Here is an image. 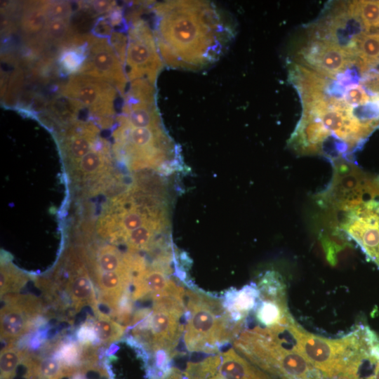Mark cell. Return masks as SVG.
Wrapping results in <instances>:
<instances>
[{
  "mask_svg": "<svg viewBox=\"0 0 379 379\" xmlns=\"http://www.w3.org/2000/svg\"><path fill=\"white\" fill-rule=\"evenodd\" d=\"M154 35L169 66L199 69L214 62L231 36L218 10L202 1L156 4Z\"/></svg>",
  "mask_w": 379,
  "mask_h": 379,
  "instance_id": "1",
  "label": "cell"
},
{
  "mask_svg": "<svg viewBox=\"0 0 379 379\" xmlns=\"http://www.w3.org/2000/svg\"><path fill=\"white\" fill-rule=\"evenodd\" d=\"M317 201L331 228L353 240L379 269V185L333 178Z\"/></svg>",
  "mask_w": 379,
  "mask_h": 379,
  "instance_id": "2",
  "label": "cell"
},
{
  "mask_svg": "<svg viewBox=\"0 0 379 379\" xmlns=\"http://www.w3.org/2000/svg\"><path fill=\"white\" fill-rule=\"evenodd\" d=\"M286 328L298 351L326 379H357L362 364L379 343L376 333L363 324L338 338L307 332L293 317Z\"/></svg>",
  "mask_w": 379,
  "mask_h": 379,
  "instance_id": "3",
  "label": "cell"
},
{
  "mask_svg": "<svg viewBox=\"0 0 379 379\" xmlns=\"http://www.w3.org/2000/svg\"><path fill=\"white\" fill-rule=\"evenodd\" d=\"M234 349L271 375L279 379H326L295 348L286 326L244 328Z\"/></svg>",
  "mask_w": 379,
  "mask_h": 379,
  "instance_id": "4",
  "label": "cell"
},
{
  "mask_svg": "<svg viewBox=\"0 0 379 379\" xmlns=\"http://www.w3.org/2000/svg\"><path fill=\"white\" fill-rule=\"evenodd\" d=\"M185 306L182 340L190 352L219 354L246 327L233 319L222 298L203 291L185 289Z\"/></svg>",
  "mask_w": 379,
  "mask_h": 379,
  "instance_id": "5",
  "label": "cell"
},
{
  "mask_svg": "<svg viewBox=\"0 0 379 379\" xmlns=\"http://www.w3.org/2000/svg\"><path fill=\"white\" fill-rule=\"evenodd\" d=\"M152 309L135 315V333L143 335L156 353V366L164 373L171 366L185 323V289L178 288L152 298Z\"/></svg>",
  "mask_w": 379,
  "mask_h": 379,
  "instance_id": "6",
  "label": "cell"
},
{
  "mask_svg": "<svg viewBox=\"0 0 379 379\" xmlns=\"http://www.w3.org/2000/svg\"><path fill=\"white\" fill-rule=\"evenodd\" d=\"M114 133V152L133 169L156 167L174 153L172 140L159 127H133L118 121Z\"/></svg>",
  "mask_w": 379,
  "mask_h": 379,
  "instance_id": "7",
  "label": "cell"
},
{
  "mask_svg": "<svg viewBox=\"0 0 379 379\" xmlns=\"http://www.w3.org/2000/svg\"><path fill=\"white\" fill-rule=\"evenodd\" d=\"M308 31L293 62L327 75L341 73L355 62L352 53L333 38L313 25Z\"/></svg>",
  "mask_w": 379,
  "mask_h": 379,
  "instance_id": "8",
  "label": "cell"
},
{
  "mask_svg": "<svg viewBox=\"0 0 379 379\" xmlns=\"http://www.w3.org/2000/svg\"><path fill=\"white\" fill-rule=\"evenodd\" d=\"M117 88L111 83L82 74H73L64 84L61 94L77 112L86 109L100 120L102 126L112 122Z\"/></svg>",
  "mask_w": 379,
  "mask_h": 379,
  "instance_id": "9",
  "label": "cell"
},
{
  "mask_svg": "<svg viewBox=\"0 0 379 379\" xmlns=\"http://www.w3.org/2000/svg\"><path fill=\"white\" fill-rule=\"evenodd\" d=\"M131 22L125 59L126 76L131 81L144 79L154 84L162 67L154 35L147 22L136 15L131 16Z\"/></svg>",
  "mask_w": 379,
  "mask_h": 379,
  "instance_id": "10",
  "label": "cell"
},
{
  "mask_svg": "<svg viewBox=\"0 0 379 379\" xmlns=\"http://www.w3.org/2000/svg\"><path fill=\"white\" fill-rule=\"evenodd\" d=\"M87 55L77 74L108 81L122 95L127 82L124 63L106 38L88 36Z\"/></svg>",
  "mask_w": 379,
  "mask_h": 379,
  "instance_id": "11",
  "label": "cell"
},
{
  "mask_svg": "<svg viewBox=\"0 0 379 379\" xmlns=\"http://www.w3.org/2000/svg\"><path fill=\"white\" fill-rule=\"evenodd\" d=\"M171 272L169 262L161 260L156 266L137 272L132 283V299L153 298L178 288L180 285L169 277Z\"/></svg>",
  "mask_w": 379,
  "mask_h": 379,
  "instance_id": "12",
  "label": "cell"
},
{
  "mask_svg": "<svg viewBox=\"0 0 379 379\" xmlns=\"http://www.w3.org/2000/svg\"><path fill=\"white\" fill-rule=\"evenodd\" d=\"M98 128L91 122L74 124L65 133L63 154L70 166L74 167L98 142Z\"/></svg>",
  "mask_w": 379,
  "mask_h": 379,
  "instance_id": "13",
  "label": "cell"
},
{
  "mask_svg": "<svg viewBox=\"0 0 379 379\" xmlns=\"http://www.w3.org/2000/svg\"><path fill=\"white\" fill-rule=\"evenodd\" d=\"M32 310L18 300L7 302L1 309L0 330L1 339L13 341L29 329Z\"/></svg>",
  "mask_w": 379,
  "mask_h": 379,
  "instance_id": "14",
  "label": "cell"
},
{
  "mask_svg": "<svg viewBox=\"0 0 379 379\" xmlns=\"http://www.w3.org/2000/svg\"><path fill=\"white\" fill-rule=\"evenodd\" d=\"M218 371L222 379H277L250 362L234 348L220 353Z\"/></svg>",
  "mask_w": 379,
  "mask_h": 379,
  "instance_id": "15",
  "label": "cell"
},
{
  "mask_svg": "<svg viewBox=\"0 0 379 379\" xmlns=\"http://www.w3.org/2000/svg\"><path fill=\"white\" fill-rule=\"evenodd\" d=\"M260 293L255 282L237 290L232 288L222 298L223 305L237 322L247 325L251 314L255 310Z\"/></svg>",
  "mask_w": 379,
  "mask_h": 379,
  "instance_id": "16",
  "label": "cell"
},
{
  "mask_svg": "<svg viewBox=\"0 0 379 379\" xmlns=\"http://www.w3.org/2000/svg\"><path fill=\"white\" fill-rule=\"evenodd\" d=\"M131 271L105 272L93 268V277L102 298L115 306L133 283Z\"/></svg>",
  "mask_w": 379,
  "mask_h": 379,
  "instance_id": "17",
  "label": "cell"
},
{
  "mask_svg": "<svg viewBox=\"0 0 379 379\" xmlns=\"http://www.w3.org/2000/svg\"><path fill=\"white\" fill-rule=\"evenodd\" d=\"M65 291L75 310L85 305H91L94 310L97 308L93 283L82 264L72 271L65 284Z\"/></svg>",
  "mask_w": 379,
  "mask_h": 379,
  "instance_id": "18",
  "label": "cell"
},
{
  "mask_svg": "<svg viewBox=\"0 0 379 379\" xmlns=\"http://www.w3.org/2000/svg\"><path fill=\"white\" fill-rule=\"evenodd\" d=\"M362 72L379 63V32L361 31L351 37L347 44Z\"/></svg>",
  "mask_w": 379,
  "mask_h": 379,
  "instance_id": "19",
  "label": "cell"
},
{
  "mask_svg": "<svg viewBox=\"0 0 379 379\" xmlns=\"http://www.w3.org/2000/svg\"><path fill=\"white\" fill-rule=\"evenodd\" d=\"M258 326L265 328L286 326L293 316L287 305V299H275L259 296L253 312Z\"/></svg>",
  "mask_w": 379,
  "mask_h": 379,
  "instance_id": "20",
  "label": "cell"
},
{
  "mask_svg": "<svg viewBox=\"0 0 379 379\" xmlns=\"http://www.w3.org/2000/svg\"><path fill=\"white\" fill-rule=\"evenodd\" d=\"M109 148L105 140H99L94 147L74 167L79 178H95L109 164Z\"/></svg>",
  "mask_w": 379,
  "mask_h": 379,
  "instance_id": "21",
  "label": "cell"
},
{
  "mask_svg": "<svg viewBox=\"0 0 379 379\" xmlns=\"http://www.w3.org/2000/svg\"><path fill=\"white\" fill-rule=\"evenodd\" d=\"M347 6L364 32H379V1H355Z\"/></svg>",
  "mask_w": 379,
  "mask_h": 379,
  "instance_id": "22",
  "label": "cell"
},
{
  "mask_svg": "<svg viewBox=\"0 0 379 379\" xmlns=\"http://www.w3.org/2000/svg\"><path fill=\"white\" fill-rule=\"evenodd\" d=\"M165 222H152L134 230L123 237L131 251L146 250L152 244L157 233L164 228Z\"/></svg>",
  "mask_w": 379,
  "mask_h": 379,
  "instance_id": "23",
  "label": "cell"
},
{
  "mask_svg": "<svg viewBox=\"0 0 379 379\" xmlns=\"http://www.w3.org/2000/svg\"><path fill=\"white\" fill-rule=\"evenodd\" d=\"M82 41L73 42L62 48L59 55V65L66 73L77 74L83 65L87 55V46L86 41L84 44H80Z\"/></svg>",
  "mask_w": 379,
  "mask_h": 379,
  "instance_id": "24",
  "label": "cell"
},
{
  "mask_svg": "<svg viewBox=\"0 0 379 379\" xmlns=\"http://www.w3.org/2000/svg\"><path fill=\"white\" fill-rule=\"evenodd\" d=\"M46 2L35 3L25 8L21 18V28L27 34L44 32L48 17Z\"/></svg>",
  "mask_w": 379,
  "mask_h": 379,
  "instance_id": "25",
  "label": "cell"
},
{
  "mask_svg": "<svg viewBox=\"0 0 379 379\" xmlns=\"http://www.w3.org/2000/svg\"><path fill=\"white\" fill-rule=\"evenodd\" d=\"M126 327L100 313L93 322V330L100 343H110L119 340L125 331Z\"/></svg>",
  "mask_w": 379,
  "mask_h": 379,
  "instance_id": "26",
  "label": "cell"
},
{
  "mask_svg": "<svg viewBox=\"0 0 379 379\" xmlns=\"http://www.w3.org/2000/svg\"><path fill=\"white\" fill-rule=\"evenodd\" d=\"M36 377L40 379H60L72 371L71 367L65 366L59 359L46 357L33 362Z\"/></svg>",
  "mask_w": 379,
  "mask_h": 379,
  "instance_id": "27",
  "label": "cell"
},
{
  "mask_svg": "<svg viewBox=\"0 0 379 379\" xmlns=\"http://www.w3.org/2000/svg\"><path fill=\"white\" fill-rule=\"evenodd\" d=\"M69 19L48 20L43 32L44 36L53 42L62 44L63 46L69 45L75 36Z\"/></svg>",
  "mask_w": 379,
  "mask_h": 379,
  "instance_id": "28",
  "label": "cell"
},
{
  "mask_svg": "<svg viewBox=\"0 0 379 379\" xmlns=\"http://www.w3.org/2000/svg\"><path fill=\"white\" fill-rule=\"evenodd\" d=\"M24 359L23 353L13 347H6L1 350V379H13L16 371Z\"/></svg>",
  "mask_w": 379,
  "mask_h": 379,
  "instance_id": "29",
  "label": "cell"
},
{
  "mask_svg": "<svg viewBox=\"0 0 379 379\" xmlns=\"http://www.w3.org/2000/svg\"><path fill=\"white\" fill-rule=\"evenodd\" d=\"M20 275L11 266L1 262L0 272L1 297L4 294L17 288L22 282Z\"/></svg>",
  "mask_w": 379,
  "mask_h": 379,
  "instance_id": "30",
  "label": "cell"
},
{
  "mask_svg": "<svg viewBox=\"0 0 379 379\" xmlns=\"http://www.w3.org/2000/svg\"><path fill=\"white\" fill-rule=\"evenodd\" d=\"M72 8L67 1L47 2L46 13L48 20L51 19H69Z\"/></svg>",
  "mask_w": 379,
  "mask_h": 379,
  "instance_id": "31",
  "label": "cell"
},
{
  "mask_svg": "<svg viewBox=\"0 0 379 379\" xmlns=\"http://www.w3.org/2000/svg\"><path fill=\"white\" fill-rule=\"evenodd\" d=\"M89 5L96 13H104L113 9L115 3L112 1H93Z\"/></svg>",
  "mask_w": 379,
  "mask_h": 379,
  "instance_id": "32",
  "label": "cell"
},
{
  "mask_svg": "<svg viewBox=\"0 0 379 379\" xmlns=\"http://www.w3.org/2000/svg\"><path fill=\"white\" fill-rule=\"evenodd\" d=\"M361 379H379V357L371 364Z\"/></svg>",
  "mask_w": 379,
  "mask_h": 379,
  "instance_id": "33",
  "label": "cell"
},
{
  "mask_svg": "<svg viewBox=\"0 0 379 379\" xmlns=\"http://www.w3.org/2000/svg\"><path fill=\"white\" fill-rule=\"evenodd\" d=\"M159 379H187V378L184 371H180L177 367L171 366Z\"/></svg>",
  "mask_w": 379,
  "mask_h": 379,
  "instance_id": "34",
  "label": "cell"
}]
</instances>
